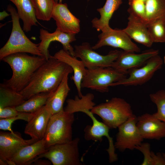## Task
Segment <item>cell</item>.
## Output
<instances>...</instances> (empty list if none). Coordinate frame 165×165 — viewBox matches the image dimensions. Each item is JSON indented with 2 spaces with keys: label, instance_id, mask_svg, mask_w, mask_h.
I'll return each instance as SVG.
<instances>
[{
  "label": "cell",
  "instance_id": "11",
  "mask_svg": "<svg viewBox=\"0 0 165 165\" xmlns=\"http://www.w3.org/2000/svg\"><path fill=\"white\" fill-rule=\"evenodd\" d=\"M137 117L133 114L118 128L114 145L119 151L133 150L142 143L144 139L137 127Z\"/></svg>",
  "mask_w": 165,
  "mask_h": 165
},
{
  "label": "cell",
  "instance_id": "42",
  "mask_svg": "<svg viewBox=\"0 0 165 165\" xmlns=\"http://www.w3.org/2000/svg\"><path fill=\"white\" fill-rule=\"evenodd\" d=\"M141 0L145 3V2L147 0Z\"/></svg>",
  "mask_w": 165,
  "mask_h": 165
},
{
  "label": "cell",
  "instance_id": "17",
  "mask_svg": "<svg viewBox=\"0 0 165 165\" xmlns=\"http://www.w3.org/2000/svg\"><path fill=\"white\" fill-rule=\"evenodd\" d=\"M32 139L24 140L15 132H0V159L10 160L23 147L35 142Z\"/></svg>",
  "mask_w": 165,
  "mask_h": 165
},
{
  "label": "cell",
  "instance_id": "22",
  "mask_svg": "<svg viewBox=\"0 0 165 165\" xmlns=\"http://www.w3.org/2000/svg\"><path fill=\"white\" fill-rule=\"evenodd\" d=\"M123 3V0H106L103 7L98 8L97 11L99 13V19L95 17L92 21V27L97 31L105 32L112 29L109 22L114 12Z\"/></svg>",
  "mask_w": 165,
  "mask_h": 165
},
{
  "label": "cell",
  "instance_id": "16",
  "mask_svg": "<svg viewBox=\"0 0 165 165\" xmlns=\"http://www.w3.org/2000/svg\"><path fill=\"white\" fill-rule=\"evenodd\" d=\"M136 126L144 139L159 140L165 137V123L153 114L146 113L138 117Z\"/></svg>",
  "mask_w": 165,
  "mask_h": 165
},
{
  "label": "cell",
  "instance_id": "8",
  "mask_svg": "<svg viewBox=\"0 0 165 165\" xmlns=\"http://www.w3.org/2000/svg\"><path fill=\"white\" fill-rule=\"evenodd\" d=\"M79 141V138L77 137L70 142L51 146L33 161L44 158L50 161L53 165H82L79 158L78 147Z\"/></svg>",
  "mask_w": 165,
  "mask_h": 165
},
{
  "label": "cell",
  "instance_id": "35",
  "mask_svg": "<svg viewBox=\"0 0 165 165\" xmlns=\"http://www.w3.org/2000/svg\"><path fill=\"white\" fill-rule=\"evenodd\" d=\"M151 155L153 165H165V160L162 154L160 152L155 154L153 152L151 151Z\"/></svg>",
  "mask_w": 165,
  "mask_h": 165
},
{
  "label": "cell",
  "instance_id": "23",
  "mask_svg": "<svg viewBox=\"0 0 165 165\" xmlns=\"http://www.w3.org/2000/svg\"><path fill=\"white\" fill-rule=\"evenodd\" d=\"M67 73L56 90L49 98L46 105L52 115L64 110L63 105L70 90L68 84V76Z\"/></svg>",
  "mask_w": 165,
  "mask_h": 165
},
{
  "label": "cell",
  "instance_id": "25",
  "mask_svg": "<svg viewBox=\"0 0 165 165\" xmlns=\"http://www.w3.org/2000/svg\"><path fill=\"white\" fill-rule=\"evenodd\" d=\"M53 92L39 93L25 100L22 104L16 107L18 112L34 113L45 105Z\"/></svg>",
  "mask_w": 165,
  "mask_h": 165
},
{
  "label": "cell",
  "instance_id": "14",
  "mask_svg": "<svg viewBox=\"0 0 165 165\" xmlns=\"http://www.w3.org/2000/svg\"><path fill=\"white\" fill-rule=\"evenodd\" d=\"M158 50L151 49L139 54L135 52L121 50L118 58L111 67L126 74L132 69L140 67L144 65L151 57L159 54Z\"/></svg>",
  "mask_w": 165,
  "mask_h": 165
},
{
  "label": "cell",
  "instance_id": "20",
  "mask_svg": "<svg viewBox=\"0 0 165 165\" xmlns=\"http://www.w3.org/2000/svg\"><path fill=\"white\" fill-rule=\"evenodd\" d=\"M127 27L123 30L131 39L144 46L150 47L153 42L147 24L129 14Z\"/></svg>",
  "mask_w": 165,
  "mask_h": 165
},
{
  "label": "cell",
  "instance_id": "7",
  "mask_svg": "<svg viewBox=\"0 0 165 165\" xmlns=\"http://www.w3.org/2000/svg\"><path fill=\"white\" fill-rule=\"evenodd\" d=\"M127 77V74L111 67L87 69L86 74L82 79L81 87L101 93L107 92L109 87L113 84Z\"/></svg>",
  "mask_w": 165,
  "mask_h": 165
},
{
  "label": "cell",
  "instance_id": "3",
  "mask_svg": "<svg viewBox=\"0 0 165 165\" xmlns=\"http://www.w3.org/2000/svg\"><path fill=\"white\" fill-rule=\"evenodd\" d=\"M2 61L9 65L13 72L11 77L2 83L20 92L28 84L35 72L47 60L44 56L19 53L7 56Z\"/></svg>",
  "mask_w": 165,
  "mask_h": 165
},
{
  "label": "cell",
  "instance_id": "40",
  "mask_svg": "<svg viewBox=\"0 0 165 165\" xmlns=\"http://www.w3.org/2000/svg\"><path fill=\"white\" fill-rule=\"evenodd\" d=\"M162 154L164 159L165 160V153H163Z\"/></svg>",
  "mask_w": 165,
  "mask_h": 165
},
{
  "label": "cell",
  "instance_id": "6",
  "mask_svg": "<svg viewBox=\"0 0 165 165\" xmlns=\"http://www.w3.org/2000/svg\"><path fill=\"white\" fill-rule=\"evenodd\" d=\"M75 120L74 113L64 110L52 115L44 138L47 148L53 145L72 140V125Z\"/></svg>",
  "mask_w": 165,
  "mask_h": 165
},
{
  "label": "cell",
  "instance_id": "10",
  "mask_svg": "<svg viewBox=\"0 0 165 165\" xmlns=\"http://www.w3.org/2000/svg\"><path fill=\"white\" fill-rule=\"evenodd\" d=\"M163 62L158 54L153 56L142 66L129 70V77L114 83L111 86L142 85L149 80L155 73L161 68Z\"/></svg>",
  "mask_w": 165,
  "mask_h": 165
},
{
  "label": "cell",
  "instance_id": "39",
  "mask_svg": "<svg viewBox=\"0 0 165 165\" xmlns=\"http://www.w3.org/2000/svg\"><path fill=\"white\" fill-rule=\"evenodd\" d=\"M63 0H54L55 2L56 3H62V1ZM90 0H87L88 1H90Z\"/></svg>",
  "mask_w": 165,
  "mask_h": 165
},
{
  "label": "cell",
  "instance_id": "13",
  "mask_svg": "<svg viewBox=\"0 0 165 165\" xmlns=\"http://www.w3.org/2000/svg\"><path fill=\"white\" fill-rule=\"evenodd\" d=\"M39 38L41 42L38 44V47L46 60L51 56L48 48L50 43L53 41H57L62 45L63 49L71 55L74 56V48L71 43L76 41L75 34L63 32L56 28L53 32L50 33L46 30H40Z\"/></svg>",
  "mask_w": 165,
  "mask_h": 165
},
{
  "label": "cell",
  "instance_id": "31",
  "mask_svg": "<svg viewBox=\"0 0 165 165\" xmlns=\"http://www.w3.org/2000/svg\"><path fill=\"white\" fill-rule=\"evenodd\" d=\"M128 4L127 12L129 14L146 23L145 3L140 0H129Z\"/></svg>",
  "mask_w": 165,
  "mask_h": 165
},
{
  "label": "cell",
  "instance_id": "9",
  "mask_svg": "<svg viewBox=\"0 0 165 165\" xmlns=\"http://www.w3.org/2000/svg\"><path fill=\"white\" fill-rule=\"evenodd\" d=\"M74 57L80 58L87 69L99 67H111L119 57L121 51L111 50L106 55L96 52L88 42L74 46Z\"/></svg>",
  "mask_w": 165,
  "mask_h": 165
},
{
  "label": "cell",
  "instance_id": "34",
  "mask_svg": "<svg viewBox=\"0 0 165 165\" xmlns=\"http://www.w3.org/2000/svg\"><path fill=\"white\" fill-rule=\"evenodd\" d=\"M19 112L15 107H6L0 109V119L12 118L17 116Z\"/></svg>",
  "mask_w": 165,
  "mask_h": 165
},
{
  "label": "cell",
  "instance_id": "32",
  "mask_svg": "<svg viewBox=\"0 0 165 165\" xmlns=\"http://www.w3.org/2000/svg\"><path fill=\"white\" fill-rule=\"evenodd\" d=\"M35 114L34 113H28L19 112L18 115L15 117L6 119H0V129L5 130H8L9 132L14 133L11 128L12 124L15 121L18 120H23L29 122Z\"/></svg>",
  "mask_w": 165,
  "mask_h": 165
},
{
  "label": "cell",
  "instance_id": "12",
  "mask_svg": "<svg viewBox=\"0 0 165 165\" xmlns=\"http://www.w3.org/2000/svg\"><path fill=\"white\" fill-rule=\"evenodd\" d=\"M98 41L92 47L94 50L109 46L120 48L126 51L137 53L141 51L140 48L131 41L123 29H112L109 31L102 32L98 35Z\"/></svg>",
  "mask_w": 165,
  "mask_h": 165
},
{
  "label": "cell",
  "instance_id": "18",
  "mask_svg": "<svg viewBox=\"0 0 165 165\" xmlns=\"http://www.w3.org/2000/svg\"><path fill=\"white\" fill-rule=\"evenodd\" d=\"M52 114L45 105L35 112L32 118L25 127L24 132L37 141L44 138L47 127Z\"/></svg>",
  "mask_w": 165,
  "mask_h": 165
},
{
  "label": "cell",
  "instance_id": "5",
  "mask_svg": "<svg viewBox=\"0 0 165 165\" xmlns=\"http://www.w3.org/2000/svg\"><path fill=\"white\" fill-rule=\"evenodd\" d=\"M110 129L118 128L134 114L130 105L124 99L114 97L94 106L91 110Z\"/></svg>",
  "mask_w": 165,
  "mask_h": 165
},
{
  "label": "cell",
  "instance_id": "19",
  "mask_svg": "<svg viewBox=\"0 0 165 165\" xmlns=\"http://www.w3.org/2000/svg\"><path fill=\"white\" fill-rule=\"evenodd\" d=\"M53 56L58 60L68 65L73 69V75L71 79L76 87L78 96L81 97L83 95L81 91V82L87 72V69L83 62L63 49L55 53Z\"/></svg>",
  "mask_w": 165,
  "mask_h": 165
},
{
  "label": "cell",
  "instance_id": "29",
  "mask_svg": "<svg viewBox=\"0 0 165 165\" xmlns=\"http://www.w3.org/2000/svg\"><path fill=\"white\" fill-rule=\"evenodd\" d=\"M151 101L156 106L157 111L153 115L165 123V90H160L149 95Z\"/></svg>",
  "mask_w": 165,
  "mask_h": 165
},
{
  "label": "cell",
  "instance_id": "26",
  "mask_svg": "<svg viewBox=\"0 0 165 165\" xmlns=\"http://www.w3.org/2000/svg\"><path fill=\"white\" fill-rule=\"evenodd\" d=\"M145 7L146 24L165 20V0H147Z\"/></svg>",
  "mask_w": 165,
  "mask_h": 165
},
{
  "label": "cell",
  "instance_id": "28",
  "mask_svg": "<svg viewBox=\"0 0 165 165\" xmlns=\"http://www.w3.org/2000/svg\"><path fill=\"white\" fill-rule=\"evenodd\" d=\"M35 10L37 19L49 21L52 18L53 8L56 4L54 0H30Z\"/></svg>",
  "mask_w": 165,
  "mask_h": 165
},
{
  "label": "cell",
  "instance_id": "2",
  "mask_svg": "<svg viewBox=\"0 0 165 165\" xmlns=\"http://www.w3.org/2000/svg\"><path fill=\"white\" fill-rule=\"evenodd\" d=\"M94 95L88 93L81 97H75L70 102L69 108L72 113L82 112L86 114L91 119L92 125H87L84 129V137L87 141L93 140L101 142L103 137H106L109 143L108 148L106 149L108 153L109 161L112 163L118 159L117 155L115 153V147L112 138L109 134L110 129L103 122L99 121L94 116L91 111L95 105L93 101Z\"/></svg>",
  "mask_w": 165,
  "mask_h": 165
},
{
  "label": "cell",
  "instance_id": "41",
  "mask_svg": "<svg viewBox=\"0 0 165 165\" xmlns=\"http://www.w3.org/2000/svg\"><path fill=\"white\" fill-rule=\"evenodd\" d=\"M163 62L165 64V56L164 57Z\"/></svg>",
  "mask_w": 165,
  "mask_h": 165
},
{
  "label": "cell",
  "instance_id": "33",
  "mask_svg": "<svg viewBox=\"0 0 165 165\" xmlns=\"http://www.w3.org/2000/svg\"><path fill=\"white\" fill-rule=\"evenodd\" d=\"M136 149L142 153L144 159L142 165H153L152 160L150 151V145L148 143H142L140 145L135 147Z\"/></svg>",
  "mask_w": 165,
  "mask_h": 165
},
{
  "label": "cell",
  "instance_id": "4",
  "mask_svg": "<svg viewBox=\"0 0 165 165\" xmlns=\"http://www.w3.org/2000/svg\"><path fill=\"white\" fill-rule=\"evenodd\" d=\"M7 10L11 16L12 28L8 40L0 49V60L2 61L7 56L19 53L44 56L39 48L38 44L31 42L24 34L20 25V19L15 9L9 5Z\"/></svg>",
  "mask_w": 165,
  "mask_h": 165
},
{
  "label": "cell",
  "instance_id": "21",
  "mask_svg": "<svg viewBox=\"0 0 165 165\" xmlns=\"http://www.w3.org/2000/svg\"><path fill=\"white\" fill-rule=\"evenodd\" d=\"M46 142L44 139L24 146L20 149L10 160L16 165L31 164L38 156L47 150Z\"/></svg>",
  "mask_w": 165,
  "mask_h": 165
},
{
  "label": "cell",
  "instance_id": "36",
  "mask_svg": "<svg viewBox=\"0 0 165 165\" xmlns=\"http://www.w3.org/2000/svg\"><path fill=\"white\" fill-rule=\"evenodd\" d=\"M51 162L49 160H42L39 159L35 160L31 165H51Z\"/></svg>",
  "mask_w": 165,
  "mask_h": 165
},
{
  "label": "cell",
  "instance_id": "38",
  "mask_svg": "<svg viewBox=\"0 0 165 165\" xmlns=\"http://www.w3.org/2000/svg\"><path fill=\"white\" fill-rule=\"evenodd\" d=\"M0 165H8L6 162L1 159H0Z\"/></svg>",
  "mask_w": 165,
  "mask_h": 165
},
{
  "label": "cell",
  "instance_id": "1",
  "mask_svg": "<svg viewBox=\"0 0 165 165\" xmlns=\"http://www.w3.org/2000/svg\"><path fill=\"white\" fill-rule=\"evenodd\" d=\"M72 68L51 56L35 72L27 86L20 93L25 100L41 92H54Z\"/></svg>",
  "mask_w": 165,
  "mask_h": 165
},
{
  "label": "cell",
  "instance_id": "30",
  "mask_svg": "<svg viewBox=\"0 0 165 165\" xmlns=\"http://www.w3.org/2000/svg\"><path fill=\"white\" fill-rule=\"evenodd\" d=\"M147 25L153 42H165V20H159Z\"/></svg>",
  "mask_w": 165,
  "mask_h": 165
},
{
  "label": "cell",
  "instance_id": "37",
  "mask_svg": "<svg viewBox=\"0 0 165 165\" xmlns=\"http://www.w3.org/2000/svg\"><path fill=\"white\" fill-rule=\"evenodd\" d=\"M10 15V14H8L6 11L4 10L0 13V20H2L6 17Z\"/></svg>",
  "mask_w": 165,
  "mask_h": 165
},
{
  "label": "cell",
  "instance_id": "27",
  "mask_svg": "<svg viewBox=\"0 0 165 165\" xmlns=\"http://www.w3.org/2000/svg\"><path fill=\"white\" fill-rule=\"evenodd\" d=\"M25 100L22 95L1 83L0 85V109L6 107H16Z\"/></svg>",
  "mask_w": 165,
  "mask_h": 165
},
{
  "label": "cell",
  "instance_id": "15",
  "mask_svg": "<svg viewBox=\"0 0 165 165\" xmlns=\"http://www.w3.org/2000/svg\"><path fill=\"white\" fill-rule=\"evenodd\" d=\"M52 18L56 22L57 29L63 32L76 35L80 31V20L71 12L66 3H56Z\"/></svg>",
  "mask_w": 165,
  "mask_h": 165
},
{
  "label": "cell",
  "instance_id": "24",
  "mask_svg": "<svg viewBox=\"0 0 165 165\" xmlns=\"http://www.w3.org/2000/svg\"><path fill=\"white\" fill-rule=\"evenodd\" d=\"M16 6L18 15L23 23V29L26 32L38 23L35 10L30 0H9Z\"/></svg>",
  "mask_w": 165,
  "mask_h": 165
}]
</instances>
